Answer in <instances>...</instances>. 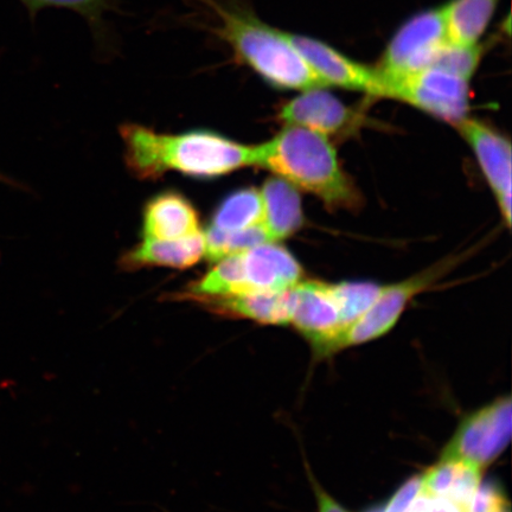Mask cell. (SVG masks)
Returning a JSON list of instances; mask_svg holds the SVG:
<instances>
[{
	"label": "cell",
	"mask_w": 512,
	"mask_h": 512,
	"mask_svg": "<svg viewBox=\"0 0 512 512\" xmlns=\"http://www.w3.org/2000/svg\"><path fill=\"white\" fill-rule=\"evenodd\" d=\"M32 17L38 12L49 9H66L76 12L86 19L96 41H106L107 29L105 16L118 10L120 0H21Z\"/></svg>",
	"instance_id": "obj_20"
},
{
	"label": "cell",
	"mask_w": 512,
	"mask_h": 512,
	"mask_svg": "<svg viewBox=\"0 0 512 512\" xmlns=\"http://www.w3.org/2000/svg\"><path fill=\"white\" fill-rule=\"evenodd\" d=\"M288 37L326 87L334 86L381 98V86L375 68L350 59L317 38L290 32Z\"/></svg>",
	"instance_id": "obj_9"
},
{
	"label": "cell",
	"mask_w": 512,
	"mask_h": 512,
	"mask_svg": "<svg viewBox=\"0 0 512 512\" xmlns=\"http://www.w3.org/2000/svg\"><path fill=\"white\" fill-rule=\"evenodd\" d=\"M356 114L324 88L309 89L280 108L279 119L286 126H298L329 137L344 130Z\"/></svg>",
	"instance_id": "obj_12"
},
{
	"label": "cell",
	"mask_w": 512,
	"mask_h": 512,
	"mask_svg": "<svg viewBox=\"0 0 512 512\" xmlns=\"http://www.w3.org/2000/svg\"><path fill=\"white\" fill-rule=\"evenodd\" d=\"M262 214L260 191L243 189L223 201L210 227L224 233L240 232L261 224Z\"/></svg>",
	"instance_id": "obj_19"
},
{
	"label": "cell",
	"mask_w": 512,
	"mask_h": 512,
	"mask_svg": "<svg viewBox=\"0 0 512 512\" xmlns=\"http://www.w3.org/2000/svg\"><path fill=\"white\" fill-rule=\"evenodd\" d=\"M448 42L450 40L443 6L422 11L403 23L375 67L381 86V98L383 83L431 67Z\"/></svg>",
	"instance_id": "obj_5"
},
{
	"label": "cell",
	"mask_w": 512,
	"mask_h": 512,
	"mask_svg": "<svg viewBox=\"0 0 512 512\" xmlns=\"http://www.w3.org/2000/svg\"><path fill=\"white\" fill-rule=\"evenodd\" d=\"M450 266L451 264L445 261L444 264L428 268V270L400 281L398 284L382 286L379 297L369 309L347 329L339 332L320 352L319 356H330L338 351L373 342L375 339L387 335L399 322L408 303L437 283V280L445 274Z\"/></svg>",
	"instance_id": "obj_6"
},
{
	"label": "cell",
	"mask_w": 512,
	"mask_h": 512,
	"mask_svg": "<svg viewBox=\"0 0 512 512\" xmlns=\"http://www.w3.org/2000/svg\"><path fill=\"white\" fill-rule=\"evenodd\" d=\"M293 287L279 292L239 294V296L197 299L209 309L253 320L265 325H290L293 312Z\"/></svg>",
	"instance_id": "obj_13"
},
{
	"label": "cell",
	"mask_w": 512,
	"mask_h": 512,
	"mask_svg": "<svg viewBox=\"0 0 512 512\" xmlns=\"http://www.w3.org/2000/svg\"><path fill=\"white\" fill-rule=\"evenodd\" d=\"M144 239L179 240L201 233L197 211L177 192L153 198L144 211Z\"/></svg>",
	"instance_id": "obj_14"
},
{
	"label": "cell",
	"mask_w": 512,
	"mask_h": 512,
	"mask_svg": "<svg viewBox=\"0 0 512 512\" xmlns=\"http://www.w3.org/2000/svg\"><path fill=\"white\" fill-rule=\"evenodd\" d=\"M252 165H258L315 195L332 209H350L360 195L339 165L329 137L298 126H286L268 142L253 146Z\"/></svg>",
	"instance_id": "obj_3"
},
{
	"label": "cell",
	"mask_w": 512,
	"mask_h": 512,
	"mask_svg": "<svg viewBox=\"0 0 512 512\" xmlns=\"http://www.w3.org/2000/svg\"><path fill=\"white\" fill-rule=\"evenodd\" d=\"M303 280L298 260L277 242L262 243L226 256L196 283L185 296L191 299L279 292Z\"/></svg>",
	"instance_id": "obj_4"
},
{
	"label": "cell",
	"mask_w": 512,
	"mask_h": 512,
	"mask_svg": "<svg viewBox=\"0 0 512 512\" xmlns=\"http://www.w3.org/2000/svg\"><path fill=\"white\" fill-rule=\"evenodd\" d=\"M313 483V490H315L318 512H349L347 509L342 507L334 497H331L322 486L317 482Z\"/></svg>",
	"instance_id": "obj_23"
},
{
	"label": "cell",
	"mask_w": 512,
	"mask_h": 512,
	"mask_svg": "<svg viewBox=\"0 0 512 512\" xmlns=\"http://www.w3.org/2000/svg\"><path fill=\"white\" fill-rule=\"evenodd\" d=\"M511 431V398L502 396L467 415L440 458L462 460L485 471L510 444Z\"/></svg>",
	"instance_id": "obj_8"
},
{
	"label": "cell",
	"mask_w": 512,
	"mask_h": 512,
	"mask_svg": "<svg viewBox=\"0 0 512 512\" xmlns=\"http://www.w3.org/2000/svg\"><path fill=\"white\" fill-rule=\"evenodd\" d=\"M204 255L206 238L202 232L179 240L144 239L140 245L125 255L124 266L188 268L197 264Z\"/></svg>",
	"instance_id": "obj_17"
},
{
	"label": "cell",
	"mask_w": 512,
	"mask_h": 512,
	"mask_svg": "<svg viewBox=\"0 0 512 512\" xmlns=\"http://www.w3.org/2000/svg\"><path fill=\"white\" fill-rule=\"evenodd\" d=\"M214 12L211 32L232 51L234 59L252 69L268 85L288 91L326 88L294 48L288 32L272 27L255 14L247 0H202Z\"/></svg>",
	"instance_id": "obj_1"
},
{
	"label": "cell",
	"mask_w": 512,
	"mask_h": 512,
	"mask_svg": "<svg viewBox=\"0 0 512 512\" xmlns=\"http://www.w3.org/2000/svg\"><path fill=\"white\" fill-rule=\"evenodd\" d=\"M499 0H451L443 6L448 40L457 46L479 43L494 17Z\"/></svg>",
	"instance_id": "obj_18"
},
{
	"label": "cell",
	"mask_w": 512,
	"mask_h": 512,
	"mask_svg": "<svg viewBox=\"0 0 512 512\" xmlns=\"http://www.w3.org/2000/svg\"><path fill=\"white\" fill-rule=\"evenodd\" d=\"M291 324L320 354L332 338L342 330L341 315L331 291L322 281H299L293 288Z\"/></svg>",
	"instance_id": "obj_11"
},
{
	"label": "cell",
	"mask_w": 512,
	"mask_h": 512,
	"mask_svg": "<svg viewBox=\"0 0 512 512\" xmlns=\"http://www.w3.org/2000/svg\"><path fill=\"white\" fill-rule=\"evenodd\" d=\"M330 285L342 320V330L339 332L347 329L351 323H354L369 309L371 304L379 297L382 288L380 285L364 283V281H350V283Z\"/></svg>",
	"instance_id": "obj_21"
},
{
	"label": "cell",
	"mask_w": 512,
	"mask_h": 512,
	"mask_svg": "<svg viewBox=\"0 0 512 512\" xmlns=\"http://www.w3.org/2000/svg\"><path fill=\"white\" fill-rule=\"evenodd\" d=\"M466 143L470 145L494 191L499 209L508 227L511 224V144L499 134L477 119L469 117L456 124Z\"/></svg>",
	"instance_id": "obj_10"
},
{
	"label": "cell",
	"mask_w": 512,
	"mask_h": 512,
	"mask_svg": "<svg viewBox=\"0 0 512 512\" xmlns=\"http://www.w3.org/2000/svg\"><path fill=\"white\" fill-rule=\"evenodd\" d=\"M130 169L140 178H157L168 171L211 178L252 165L253 146L210 132L170 136L138 125L121 128Z\"/></svg>",
	"instance_id": "obj_2"
},
{
	"label": "cell",
	"mask_w": 512,
	"mask_h": 512,
	"mask_svg": "<svg viewBox=\"0 0 512 512\" xmlns=\"http://www.w3.org/2000/svg\"><path fill=\"white\" fill-rule=\"evenodd\" d=\"M262 227L272 242L290 238L303 227L304 214L299 190L279 177L268 179L260 190Z\"/></svg>",
	"instance_id": "obj_15"
},
{
	"label": "cell",
	"mask_w": 512,
	"mask_h": 512,
	"mask_svg": "<svg viewBox=\"0 0 512 512\" xmlns=\"http://www.w3.org/2000/svg\"><path fill=\"white\" fill-rule=\"evenodd\" d=\"M501 512H510V507L507 509L502 510Z\"/></svg>",
	"instance_id": "obj_25"
},
{
	"label": "cell",
	"mask_w": 512,
	"mask_h": 512,
	"mask_svg": "<svg viewBox=\"0 0 512 512\" xmlns=\"http://www.w3.org/2000/svg\"><path fill=\"white\" fill-rule=\"evenodd\" d=\"M484 471L456 459L440 458L420 476V491L433 498H445L470 507L483 484Z\"/></svg>",
	"instance_id": "obj_16"
},
{
	"label": "cell",
	"mask_w": 512,
	"mask_h": 512,
	"mask_svg": "<svg viewBox=\"0 0 512 512\" xmlns=\"http://www.w3.org/2000/svg\"><path fill=\"white\" fill-rule=\"evenodd\" d=\"M470 82L437 66L383 83L382 98L406 102L456 125L469 112Z\"/></svg>",
	"instance_id": "obj_7"
},
{
	"label": "cell",
	"mask_w": 512,
	"mask_h": 512,
	"mask_svg": "<svg viewBox=\"0 0 512 512\" xmlns=\"http://www.w3.org/2000/svg\"><path fill=\"white\" fill-rule=\"evenodd\" d=\"M0 183L12 184L10 179L0 172Z\"/></svg>",
	"instance_id": "obj_24"
},
{
	"label": "cell",
	"mask_w": 512,
	"mask_h": 512,
	"mask_svg": "<svg viewBox=\"0 0 512 512\" xmlns=\"http://www.w3.org/2000/svg\"><path fill=\"white\" fill-rule=\"evenodd\" d=\"M206 238V256L213 261H219L228 255L246 251V249L272 242L262 224L240 230V232L224 233L209 228L204 234Z\"/></svg>",
	"instance_id": "obj_22"
}]
</instances>
